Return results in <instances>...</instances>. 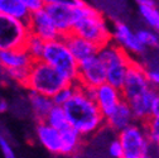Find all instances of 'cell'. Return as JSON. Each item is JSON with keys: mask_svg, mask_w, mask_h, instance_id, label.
<instances>
[{"mask_svg": "<svg viewBox=\"0 0 159 158\" xmlns=\"http://www.w3.org/2000/svg\"><path fill=\"white\" fill-rule=\"evenodd\" d=\"M145 128V133H147V138L149 143H154L158 144L159 142V119H149L147 123Z\"/></svg>", "mask_w": 159, "mask_h": 158, "instance_id": "484cf974", "label": "cell"}, {"mask_svg": "<svg viewBox=\"0 0 159 158\" xmlns=\"http://www.w3.org/2000/svg\"><path fill=\"white\" fill-rule=\"evenodd\" d=\"M23 3L27 10L29 12V14H33V13H37L39 10L44 9V2H42V0H23Z\"/></svg>", "mask_w": 159, "mask_h": 158, "instance_id": "f546056e", "label": "cell"}, {"mask_svg": "<svg viewBox=\"0 0 159 158\" xmlns=\"http://www.w3.org/2000/svg\"><path fill=\"white\" fill-rule=\"evenodd\" d=\"M144 71H145V77H147L149 85L152 87H155L159 84V72H158V70L152 68V67H148V68L144 67Z\"/></svg>", "mask_w": 159, "mask_h": 158, "instance_id": "4dcf8cb0", "label": "cell"}, {"mask_svg": "<svg viewBox=\"0 0 159 158\" xmlns=\"http://www.w3.org/2000/svg\"><path fill=\"white\" fill-rule=\"evenodd\" d=\"M106 82L105 67L97 54L78 62L77 84L85 89L92 90Z\"/></svg>", "mask_w": 159, "mask_h": 158, "instance_id": "8fae6325", "label": "cell"}, {"mask_svg": "<svg viewBox=\"0 0 159 158\" xmlns=\"http://www.w3.org/2000/svg\"><path fill=\"white\" fill-rule=\"evenodd\" d=\"M32 63L33 60L24 51V48L0 52V66L9 73L14 81L19 84L24 85Z\"/></svg>", "mask_w": 159, "mask_h": 158, "instance_id": "9c48e42d", "label": "cell"}, {"mask_svg": "<svg viewBox=\"0 0 159 158\" xmlns=\"http://www.w3.org/2000/svg\"><path fill=\"white\" fill-rule=\"evenodd\" d=\"M67 85L71 84H68V81L61 73L42 60L33 61L24 82V86L32 92L41 94L51 99Z\"/></svg>", "mask_w": 159, "mask_h": 158, "instance_id": "3957f363", "label": "cell"}, {"mask_svg": "<svg viewBox=\"0 0 159 158\" xmlns=\"http://www.w3.org/2000/svg\"><path fill=\"white\" fill-rule=\"evenodd\" d=\"M44 123H47L49 127H52L56 130H62V129L67 128L68 122H67V116H66L63 108L54 105L51 109V111L48 113V115L46 116Z\"/></svg>", "mask_w": 159, "mask_h": 158, "instance_id": "603a6c76", "label": "cell"}, {"mask_svg": "<svg viewBox=\"0 0 159 158\" xmlns=\"http://www.w3.org/2000/svg\"><path fill=\"white\" fill-rule=\"evenodd\" d=\"M37 139L48 152L61 154V134L44 122H39L35 128Z\"/></svg>", "mask_w": 159, "mask_h": 158, "instance_id": "2e32d148", "label": "cell"}, {"mask_svg": "<svg viewBox=\"0 0 159 158\" xmlns=\"http://www.w3.org/2000/svg\"><path fill=\"white\" fill-rule=\"evenodd\" d=\"M0 14L23 23L28 22L30 15L23 0H0Z\"/></svg>", "mask_w": 159, "mask_h": 158, "instance_id": "d6986e66", "label": "cell"}, {"mask_svg": "<svg viewBox=\"0 0 159 158\" xmlns=\"http://www.w3.org/2000/svg\"><path fill=\"white\" fill-rule=\"evenodd\" d=\"M135 35L139 43L144 48L147 47L154 48L158 46V34L152 29H139L138 32H135Z\"/></svg>", "mask_w": 159, "mask_h": 158, "instance_id": "d4e9b609", "label": "cell"}, {"mask_svg": "<svg viewBox=\"0 0 159 158\" xmlns=\"http://www.w3.org/2000/svg\"><path fill=\"white\" fill-rule=\"evenodd\" d=\"M143 158H150V157H149V156H145V157H143Z\"/></svg>", "mask_w": 159, "mask_h": 158, "instance_id": "836d02e7", "label": "cell"}, {"mask_svg": "<svg viewBox=\"0 0 159 158\" xmlns=\"http://www.w3.org/2000/svg\"><path fill=\"white\" fill-rule=\"evenodd\" d=\"M85 2L84 0H47L44 2V10L52 19V22L61 37L72 33L76 22L77 8Z\"/></svg>", "mask_w": 159, "mask_h": 158, "instance_id": "8992f818", "label": "cell"}, {"mask_svg": "<svg viewBox=\"0 0 159 158\" xmlns=\"http://www.w3.org/2000/svg\"><path fill=\"white\" fill-rule=\"evenodd\" d=\"M72 33L86 39L97 48H101L111 42V28L109 27L105 16L101 12L86 2L77 8Z\"/></svg>", "mask_w": 159, "mask_h": 158, "instance_id": "7a4b0ae2", "label": "cell"}, {"mask_svg": "<svg viewBox=\"0 0 159 158\" xmlns=\"http://www.w3.org/2000/svg\"><path fill=\"white\" fill-rule=\"evenodd\" d=\"M111 42L124 49L128 54H142L145 48L139 43L135 32L124 22H116L111 29Z\"/></svg>", "mask_w": 159, "mask_h": 158, "instance_id": "5bb4252c", "label": "cell"}, {"mask_svg": "<svg viewBox=\"0 0 159 158\" xmlns=\"http://www.w3.org/2000/svg\"><path fill=\"white\" fill-rule=\"evenodd\" d=\"M0 151H2L4 158H16L15 152H14L10 142L2 134H0Z\"/></svg>", "mask_w": 159, "mask_h": 158, "instance_id": "83f0119b", "label": "cell"}, {"mask_svg": "<svg viewBox=\"0 0 159 158\" xmlns=\"http://www.w3.org/2000/svg\"><path fill=\"white\" fill-rule=\"evenodd\" d=\"M96 54L105 67L106 84L120 90L124 82L126 71L129 66L133 63L130 54H128L124 49L117 47L112 42L98 48Z\"/></svg>", "mask_w": 159, "mask_h": 158, "instance_id": "5b68a950", "label": "cell"}, {"mask_svg": "<svg viewBox=\"0 0 159 158\" xmlns=\"http://www.w3.org/2000/svg\"><path fill=\"white\" fill-rule=\"evenodd\" d=\"M150 89H153V87L149 85L147 77H145L144 67L140 63L133 61V63L129 66V68L126 71L123 86L120 89L121 95H123V100L125 103H129L133 99L145 94Z\"/></svg>", "mask_w": 159, "mask_h": 158, "instance_id": "30bf717a", "label": "cell"}, {"mask_svg": "<svg viewBox=\"0 0 159 158\" xmlns=\"http://www.w3.org/2000/svg\"><path fill=\"white\" fill-rule=\"evenodd\" d=\"M27 27H28L29 34L38 37L43 42H51L53 39L61 37L57 32L52 19L49 18V15L44 9L30 14L27 22Z\"/></svg>", "mask_w": 159, "mask_h": 158, "instance_id": "4fadbf2b", "label": "cell"}, {"mask_svg": "<svg viewBox=\"0 0 159 158\" xmlns=\"http://www.w3.org/2000/svg\"><path fill=\"white\" fill-rule=\"evenodd\" d=\"M44 44H46V42H43L42 39H39L35 35L29 34L23 48L29 54V57L33 61H38V60L42 58V54H43V51H44Z\"/></svg>", "mask_w": 159, "mask_h": 158, "instance_id": "cb8c5ba5", "label": "cell"}, {"mask_svg": "<svg viewBox=\"0 0 159 158\" xmlns=\"http://www.w3.org/2000/svg\"><path fill=\"white\" fill-rule=\"evenodd\" d=\"M107 153L112 158H123V148H121L120 142L117 141V138L110 142V144L107 147Z\"/></svg>", "mask_w": 159, "mask_h": 158, "instance_id": "f1b7e54d", "label": "cell"}, {"mask_svg": "<svg viewBox=\"0 0 159 158\" xmlns=\"http://www.w3.org/2000/svg\"><path fill=\"white\" fill-rule=\"evenodd\" d=\"M138 9L145 24L152 30L157 32L159 28V10L157 3L153 0H140L138 2Z\"/></svg>", "mask_w": 159, "mask_h": 158, "instance_id": "7402d4cb", "label": "cell"}, {"mask_svg": "<svg viewBox=\"0 0 159 158\" xmlns=\"http://www.w3.org/2000/svg\"><path fill=\"white\" fill-rule=\"evenodd\" d=\"M105 124L117 133L135 124V119H134V115L131 113L130 106L125 101H123L114 110V113L105 119Z\"/></svg>", "mask_w": 159, "mask_h": 158, "instance_id": "ac0fdd59", "label": "cell"}, {"mask_svg": "<svg viewBox=\"0 0 159 158\" xmlns=\"http://www.w3.org/2000/svg\"><path fill=\"white\" fill-rule=\"evenodd\" d=\"M41 60L61 73L68 81V84H77L78 62L68 51L63 37L53 39L51 42H46Z\"/></svg>", "mask_w": 159, "mask_h": 158, "instance_id": "277c9868", "label": "cell"}, {"mask_svg": "<svg viewBox=\"0 0 159 158\" xmlns=\"http://www.w3.org/2000/svg\"><path fill=\"white\" fill-rule=\"evenodd\" d=\"M73 89H75V85H67L66 87L61 89L53 97H52V101H53V105H57V106H63L73 94Z\"/></svg>", "mask_w": 159, "mask_h": 158, "instance_id": "4316f807", "label": "cell"}, {"mask_svg": "<svg viewBox=\"0 0 159 158\" xmlns=\"http://www.w3.org/2000/svg\"><path fill=\"white\" fill-rule=\"evenodd\" d=\"M9 109V105L5 100H0V114H3V113H7Z\"/></svg>", "mask_w": 159, "mask_h": 158, "instance_id": "d6a6232c", "label": "cell"}, {"mask_svg": "<svg viewBox=\"0 0 159 158\" xmlns=\"http://www.w3.org/2000/svg\"><path fill=\"white\" fill-rule=\"evenodd\" d=\"M150 119H159V96L157 95L150 105Z\"/></svg>", "mask_w": 159, "mask_h": 158, "instance_id": "1f68e13d", "label": "cell"}, {"mask_svg": "<svg viewBox=\"0 0 159 158\" xmlns=\"http://www.w3.org/2000/svg\"><path fill=\"white\" fill-rule=\"evenodd\" d=\"M28 35L27 23L0 14V52L23 48Z\"/></svg>", "mask_w": 159, "mask_h": 158, "instance_id": "ba28073f", "label": "cell"}, {"mask_svg": "<svg viewBox=\"0 0 159 158\" xmlns=\"http://www.w3.org/2000/svg\"><path fill=\"white\" fill-rule=\"evenodd\" d=\"M63 39L66 42L68 51L71 52V54L73 56V58L77 62H81L91 56H95L98 51V48L95 44L90 43L89 41H86V39L76 35L75 33H70L68 35L63 37Z\"/></svg>", "mask_w": 159, "mask_h": 158, "instance_id": "9a60e30c", "label": "cell"}, {"mask_svg": "<svg viewBox=\"0 0 159 158\" xmlns=\"http://www.w3.org/2000/svg\"><path fill=\"white\" fill-rule=\"evenodd\" d=\"M91 94L97 109L100 110L105 119L110 116L114 110L124 101L121 91L106 82L97 86L96 89H92Z\"/></svg>", "mask_w": 159, "mask_h": 158, "instance_id": "7c38bea8", "label": "cell"}, {"mask_svg": "<svg viewBox=\"0 0 159 158\" xmlns=\"http://www.w3.org/2000/svg\"><path fill=\"white\" fill-rule=\"evenodd\" d=\"M59 134H61V154L72 156L80 151L82 143V137L75 129H72L68 125L67 128L59 130Z\"/></svg>", "mask_w": 159, "mask_h": 158, "instance_id": "44dd1931", "label": "cell"}, {"mask_svg": "<svg viewBox=\"0 0 159 158\" xmlns=\"http://www.w3.org/2000/svg\"><path fill=\"white\" fill-rule=\"evenodd\" d=\"M29 104H30L32 113L38 120V123L44 122L46 116L48 115L51 109L54 106L51 97H47L37 92H32V91L29 92Z\"/></svg>", "mask_w": 159, "mask_h": 158, "instance_id": "ffe728a7", "label": "cell"}, {"mask_svg": "<svg viewBox=\"0 0 159 158\" xmlns=\"http://www.w3.org/2000/svg\"><path fill=\"white\" fill-rule=\"evenodd\" d=\"M68 125L82 138L92 135L105 125V118L97 109L91 90L75 84L73 94L70 100L62 106Z\"/></svg>", "mask_w": 159, "mask_h": 158, "instance_id": "6da1fadb", "label": "cell"}, {"mask_svg": "<svg viewBox=\"0 0 159 158\" xmlns=\"http://www.w3.org/2000/svg\"><path fill=\"white\" fill-rule=\"evenodd\" d=\"M117 141L123 148V158H143L148 156L150 143L147 138L145 128L140 124H133L119 132Z\"/></svg>", "mask_w": 159, "mask_h": 158, "instance_id": "52a82bcc", "label": "cell"}, {"mask_svg": "<svg viewBox=\"0 0 159 158\" xmlns=\"http://www.w3.org/2000/svg\"><path fill=\"white\" fill-rule=\"evenodd\" d=\"M157 95H158L157 90L153 87V89L148 90L145 94L138 96V97L133 99L131 101L126 103L131 109V113L134 115L135 120L147 123L150 119V105Z\"/></svg>", "mask_w": 159, "mask_h": 158, "instance_id": "e0dca14e", "label": "cell"}]
</instances>
